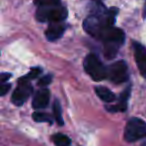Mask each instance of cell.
I'll return each instance as SVG.
<instances>
[{"label": "cell", "mask_w": 146, "mask_h": 146, "mask_svg": "<svg viewBox=\"0 0 146 146\" xmlns=\"http://www.w3.org/2000/svg\"><path fill=\"white\" fill-rule=\"evenodd\" d=\"M117 13V8H111L109 10H104L102 12H98L96 14L87 17L83 23L84 30L92 37L98 39L100 34L105 29L114 25Z\"/></svg>", "instance_id": "1"}, {"label": "cell", "mask_w": 146, "mask_h": 146, "mask_svg": "<svg viewBox=\"0 0 146 146\" xmlns=\"http://www.w3.org/2000/svg\"><path fill=\"white\" fill-rule=\"evenodd\" d=\"M67 14V9L60 5L38 7L36 11V19L40 22H62L66 19Z\"/></svg>", "instance_id": "2"}, {"label": "cell", "mask_w": 146, "mask_h": 146, "mask_svg": "<svg viewBox=\"0 0 146 146\" xmlns=\"http://www.w3.org/2000/svg\"><path fill=\"white\" fill-rule=\"evenodd\" d=\"M83 66L87 74L94 81H101L107 78V68L103 66L97 55L88 54L84 59Z\"/></svg>", "instance_id": "3"}, {"label": "cell", "mask_w": 146, "mask_h": 146, "mask_svg": "<svg viewBox=\"0 0 146 146\" xmlns=\"http://www.w3.org/2000/svg\"><path fill=\"white\" fill-rule=\"evenodd\" d=\"M146 137V122L133 117L127 122L124 130V138L127 142H135Z\"/></svg>", "instance_id": "4"}, {"label": "cell", "mask_w": 146, "mask_h": 146, "mask_svg": "<svg viewBox=\"0 0 146 146\" xmlns=\"http://www.w3.org/2000/svg\"><path fill=\"white\" fill-rule=\"evenodd\" d=\"M107 78L115 84H121L128 79V67L124 60L112 63L107 67Z\"/></svg>", "instance_id": "5"}, {"label": "cell", "mask_w": 146, "mask_h": 146, "mask_svg": "<svg viewBox=\"0 0 146 146\" xmlns=\"http://www.w3.org/2000/svg\"><path fill=\"white\" fill-rule=\"evenodd\" d=\"M32 91L33 88L29 84V82H27V83H19L18 87H16V89L14 90L12 96H11V101L16 106H21L29 98Z\"/></svg>", "instance_id": "6"}, {"label": "cell", "mask_w": 146, "mask_h": 146, "mask_svg": "<svg viewBox=\"0 0 146 146\" xmlns=\"http://www.w3.org/2000/svg\"><path fill=\"white\" fill-rule=\"evenodd\" d=\"M134 58L137 63L138 69L143 77H146V48L138 42L132 43Z\"/></svg>", "instance_id": "7"}, {"label": "cell", "mask_w": 146, "mask_h": 146, "mask_svg": "<svg viewBox=\"0 0 146 146\" xmlns=\"http://www.w3.org/2000/svg\"><path fill=\"white\" fill-rule=\"evenodd\" d=\"M49 99H50V91L47 88H42V89L38 90L33 98V108L34 109H44L48 106Z\"/></svg>", "instance_id": "8"}, {"label": "cell", "mask_w": 146, "mask_h": 146, "mask_svg": "<svg viewBox=\"0 0 146 146\" xmlns=\"http://www.w3.org/2000/svg\"><path fill=\"white\" fill-rule=\"evenodd\" d=\"M65 24L62 22H54L51 23L48 28L45 31V36L49 41H55L62 37L65 31Z\"/></svg>", "instance_id": "9"}, {"label": "cell", "mask_w": 146, "mask_h": 146, "mask_svg": "<svg viewBox=\"0 0 146 146\" xmlns=\"http://www.w3.org/2000/svg\"><path fill=\"white\" fill-rule=\"evenodd\" d=\"M130 96V87L126 88L121 93L119 98V101L116 105L113 106H107L106 109L109 112H124L127 109V101Z\"/></svg>", "instance_id": "10"}, {"label": "cell", "mask_w": 146, "mask_h": 146, "mask_svg": "<svg viewBox=\"0 0 146 146\" xmlns=\"http://www.w3.org/2000/svg\"><path fill=\"white\" fill-rule=\"evenodd\" d=\"M95 92L98 95V97L101 100H103L104 102H107V103H111L115 100V94L109 90L108 88L104 87V86H97L95 88Z\"/></svg>", "instance_id": "11"}, {"label": "cell", "mask_w": 146, "mask_h": 146, "mask_svg": "<svg viewBox=\"0 0 146 146\" xmlns=\"http://www.w3.org/2000/svg\"><path fill=\"white\" fill-rule=\"evenodd\" d=\"M41 72H42V69L39 68V67L31 68V70L29 71L28 74H26V75L21 77L20 79L18 80V83H27V82H29L30 80L35 79V78L38 77V76L40 75Z\"/></svg>", "instance_id": "12"}, {"label": "cell", "mask_w": 146, "mask_h": 146, "mask_svg": "<svg viewBox=\"0 0 146 146\" xmlns=\"http://www.w3.org/2000/svg\"><path fill=\"white\" fill-rule=\"evenodd\" d=\"M53 114H54V119L56 120V123H58V125L62 126L64 124V121H63L62 118L61 105L58 100H55L54 103H53Z\"/></svg>", "instance_id": "13"}, {"label": "cell", "mask_w": 146, "mask_h": 146, "mask_svg": "<svg viewBox=\"0 0 146 146\" xmlns=\"http://www.w3.org/2000/svg\"><path fill=\"white\" fill-rule=\"evenodd\" d=\"M52 140L57 146H68L70 145L71 140L68 136L64 135V134H55L52 136Z\"/></svg>", "instance_id": "14"}, {"label": "cell", "mask_w": 146, "mask_h": 146, "mask_svg": "<svg viewBox=\"0 0 146 146\" xmlns=\"http://www.w3.org/2000/svg\"><path fill=\"white\" fill-rule=\"evenodd\" d=\"M32 118L36 122H48L49 124H52L53 122L51 116L44 112H34L32 114Z\"/></svg>", "instance_id": "15"}, {"label": "cell", "mask_w": 146, "mask_h": 146, "mask_svg": "<svg viewBox=\"0 0 146 146\" xmlns=\"http://www.w3.org/2000/svg\"><path fill=\"white\" fill-rule=\"evenodd\" d=\"M34 3L38 7L57 6L60 5V0H34Z\"/></svg>", "instance_id": "16"}, {"label": "cell", "mask_w": 146, "mask_h": 146, "mask_svg": "<svg viewBox=\"0 0 146 146\" xmlns=\"http://www.w3.org/2000/svg\"><path fill=\"white\" fill-rule=\"evenodd\" d=\"M51 81H52V75H45L38 80L37 85L41 86V87H44V86H47L48 84H50Z\"/></svg>", "instance_id": "17"}, {"label": "cell", "mask_w": 146, "mask_h": 146, "mask_svg": "<svg viewBox=\"0 0 146 146\" xmlns=\"http://www.w3.org/2000/svg\"><path fill=\"white\" fill-rule=\"evenodd\" d=\"M10 87H11V85H10V84H8V83H2V84H1V86H0V95L4 96L5 94L9 91Z\"/></svg>", "instance_id": "18"}, {"label": "cell", "mask_w": 146, "mask_h": 146, "mask_svg": "<svg viewBox=\"0 0 146 146\" xmlns=\"http://www.w3.org/2000/svg\"><path fill=\"white\" fill-rule=\"evenodd\" d=\"M10 77H11V74H9V73H1V75H0V81H1V83H5Z\"/></svg>", "instance_id": "19"}, {"label": "cell", "mask_w": 146, "mask_h": 146, "mask_svg": "<svg viewBox=\"0 0 146 146\" xmlns=\"http://www.w3.org/2000/svg\"><path fill=\"white\" fill-rule=\"evenodd\" d=\"M68 146H69V145H68Z\"/></svg>", "instance_id": "20"}]
</instances>
